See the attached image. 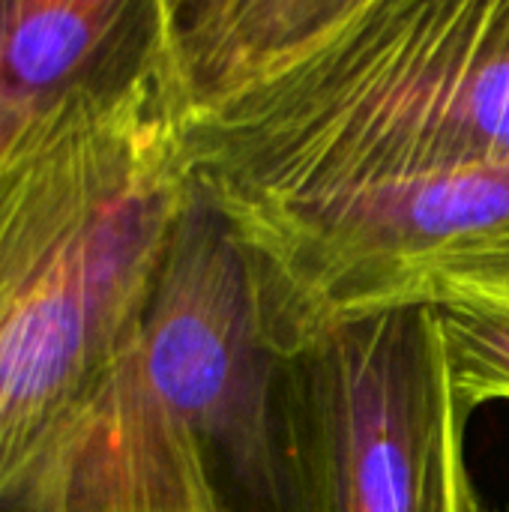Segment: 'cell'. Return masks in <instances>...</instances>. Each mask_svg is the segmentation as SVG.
Wrapping results in <instances>:
<instances>
[{
	"instance_id": "1",
	"label": "cell",
	"mask_w": 509,
	"mask_h": 512,
	"mask_svg": "<svg viewBox=\"0 0 509 512\" xmlns=\"http://www.w3.org/2000/svg\"><path fill=\"white\" fill-rule=\"evenodd\" d=\"M168 51L222 201L509 162V0H168Z\"/></svg>"
},
{
	"instance_id": "2",
	"label": "cell",
	"mask_w": 509,
	"mask_h": 512,
	"mask_svg": "<svg viewBox=\"0 0 509 512\" xmlns=\"http://www.w3.org/2000/svg\"><path fill=\"white\" fill-rule=\"evenodd\" d=\"M0 512H309L267 264L198 180L132 330Z\"/></svg>"
},
{
	"instance_id": "3",
	"label": "cell",
	"mask_w": 509,
	"mask_h": 512,
	"mask_svg": "<svg viewBox=\"0 0 509 512\" xmlns=\"http://www.w3.org/2000/svg\"><path fill=\"white\" fill-rule=\"evenodd\" d=\"M189 171L168 63L81 90L0 159V495L132 330Z\"/></svg>"
},
{
	"instance_id": "4",
	"label": "cell",
	"mask_w": 509,
	"mask_h": 512,
	"mask_svg": "<svg viewBox=\"0 0 509 512\" xmlns=\"http://www.w3.org/2000/svg\"><path fill=\"white\" fill-rule=\"evenodd\" d=\"M279 321L306 510H477L465 471L468 414L429 303Z\"/></svg>"
},
{
	"instance_id": "5",
	"label": "cell",
	"mask_w": 509,
	"mask_h": 512,
	"mask_svg": "<svg viewBox=\"0 0 509 512\" xmlns=\"http://www.w3.org/2000/svg\"><path fill=\"white\" fill-rule=\"evenodd\" d=\"M216 201L261 252L285 321L414 303L447 270L509 252V162Z\"/></svg>"
},
{
	"instance_id": "6",
	"label": "cell",
	"mask_w": 509,
	"mask_h": 512,
	"mask_svg": "<svg viewBox=\"0 0 509 512\" xmlns=\"http://www.w3.org/2000/svg\"><path fill=\"white\" fill-rule=\"evenodd\" d=\"M168 63V0H0V159L81 90Z\"/></svg>"
},
{
	"instance_id": "7",
	"label": "cell",
	"mask_w": 509,
	"mask_h": 512,
	"mask_svg": "<svg viewBox=\"0 0 509 512\" xmlns=\"http://www.w3.org/2000/svg\"><path fill=\"white\" fill-rule=\"evenodd\" d=\"M435 312L444 363L459 408L509 399V303L483 294H438Z\"/></svg>"
},
{
	"instance_id": "8",
	"label": "cell",
	"mask_w": 509,
	"mask_h": 512,
	"mask_svg": "<svg viewBox=\"0 0 509 512\" xmlns=\"http://www.w3.org/2000/svg\"><path fill=\"white\" fill-rule=\"evenodd\" d=\"M438 294H483L509 303V252L447 270L444 276L423 285L414 303H426Z\"/></svg>"
},
{
	"instance_id": "9",
	"label": "cell",
	"mask_w": 509,
	"mask_h": 512,
	"mask_svg": "<svg viewBox=\"0 0 509 512\" xmlns=\"http://www.w3.org/2000/svg\"><path fill=\"white\" fill-rule=\"evenodd\" d=\"M474 512H498V510H486V507H480V504H477V510Z\"/></svg>"
}]
</instances>
